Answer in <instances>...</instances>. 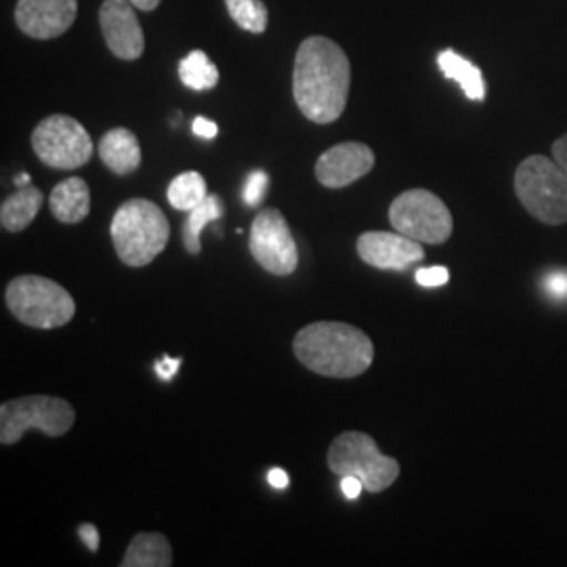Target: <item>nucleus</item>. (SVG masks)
<instances>
[{
	"label": "nucleus",
	"mask_w": 567,
	"mask_h": 567,
	"mask_svg": "<svg viewBox=\"0 0 567 567\" xmlns=\"http://www.w3.org/2000/svg\"><path fill=\"white\" fill-rule=\"evenodd\" d=\"M351 65L343 49L326 37L301 42L292 68V95L307 121L330 124L347 107Z\"/></svg>",
	"instance_id": "nucleus-1"
},
{
	"label": "nucleus",
	"mask_w": 567,
	"mask_h": 567,
	"mask_svg": "<svg viewBox=\"0 0 567 567\" xmlns=\"http://www.w3.org/2000/svg\"><path fill=\"white\" fill-rule=\"evenodd\" d=\"M297 360L316 374L330 379H355L374 360V344L355 326L313 322L299 330L292 341Z\"/></svg>",
	"instance_id": "nucleus-2"
},
{
	"label": "nucleus",
	"mask_w": 567,
	"mask_h": 567,
	"mask_svg": "<svg viewBox=\"0 0 567 567\" xmlns=\"http://www.w3.org/2000/svg\"><path fill=\"white\" fill-rule=\"evenodd\" d=\"M110 234L122 264L145 267L163 252L171 238V225L158 204L133 198L118 206Z\"/></svg>",
	"instance_id": "nucleus-3"
},
{
	"label": "nucleus",
	"mask_w": 567,
	"mask_h": 567,
	"mask_svg": "<svg viewBox=\"0 0 567 567\" xmlns=\"http://www.w3.org/2000/svg\"><path fill=\"white\" fill-rule=\"evenodd\" d=\"M515 194L540 224H567V175L555 158L529 156L519 164Z\"/></svg>",
	"instance_id": "nucleus-4"
},
{
	"label": "nucleus",
	"mask_w": 567,
	"mask_h": 567,
	"mask_svg": "<svg viewBox=\"0 0 567 567\" xmlns=\"http://www.w3.org/2000/svg\"><path fill=\"white\" fill-rule=\"evenodd\" d=\"M7 305L9 311L30 328H61L68 324L74 313L76 303L72 295L53 280L42 276H20L7 286Z\"/></svg>",
	"instance_id": "nucleus-5"
},
{
	"label": "nucleus",
	"mask_w": 567,
	"mask_h": 567,
	"mask_svg": "<svg viewBox=\"0 0 567 567\" xmlns=\"http://www.w3.org/2000/svg\"><path fill=\"white\" fill-rule=\"evenodd\" d=\"M328 466L337 475H353L362 480L365 492L379 494L395 484L400 477V463L391 456H385L377 442L360 433V431H344L328 447Z\"/></svg>",
	"instance_id": "nucleus-6"
},
{
	"label": "nucleus",
	"mask_w": 567,
	"mask_h": 567,
	"mask_svg": "<svg viewBox=\"0 0 567 567\" xmlns=\"http://www.w3.org/2000/svg\"><path fill=\"white\" fill-rule=\"evenodd\" d=\"M76 421L70 402L51 395H28L0 405V444L16 446L30 429H39L49 437L68 433Z\"/></svg>",
	"instance_id": "nucleus-7"
},
{
	"label": "nucleus",
	"mask_w": 567,
	"mask_h": 567,
	"mask_svg": "<svg viewBox=\"0 0 567 567\" xmlns=\"http://www.w3.org/2000/svg\"><path fill=\"white\" fill-rule=\"evenodd\" d=\"M395 231L421 244H444L452 236L454 221L446 204L429 189H408L389 208Z\"/></svg>",
	"instance_id": "nucleus-8"
},
{
	"label": "nucleus",
	"mask_w": 567,
	"mask_h": 567,
	"mask_svg": "<svg viewBox=\"0 0 567 567\" xmlns=\"http://www.w3.org/2000/svg\"><path fill=\"white\" fill-rule=\"evenodd\" d=\"M32 147L42 164L60 171L81 168L93 158V140L81 122L55 114L34 128Z\"/></svg>",
	"instance_id": "nucleus-9"
},
{
	"label": "nucleus",
	"mask_w": 567,
	"mask_h": 567,
	"mask_svg": "<svg viewBox=\"0 0 567 567\" xmlns=\"http://www.w3.org/2000/svg\"><path fill=\"white\" fill-rule=\"evenodd\" d=\"M248 248L252 259L274 276H290L299 265V248L278 208H265L255 217Z\"/></svg>",
	"instance_id": "nucleus-10"
},
{
	"label": "nucleus",
	"mask_w": 567,
	"mask_h": 567,
	"mask_svg": "<svg viewBox=\"0 0 567 567\" xmlns=\"http://www.w3.org/2000/svg\"><path fill=\"white\" fill-rule=\"evenodd\" d=\"M100 25L107 49L118 60L135 61L142 58L145 37L131 0H103Z\"/></svg>",
	"instance_id": "nucleus-11"
},
{
	"label": "nucleus",
	"mask_w": 567,
	"mask_h": 567,
	"mask_svg": "<svg viewBox=\"0 0 567 567\" xmlns=\"http://www.w3.org/2000/svg\"><path fill=\"white\" fill-rule=\"evenodd\" d=\"M358 255L377 269L408 271L425 259V248L400 231H365L358 238Z\"/></svg>",
	"instance_id": "nucleus-12"
},
{
	"label": "nucleus",
	"mask_w": 567,
	"mask_h": 567,
	"mask_svg": "<svg viewBox=\"0 0 567 567\" xmlns=\"http://www.w3.org/2000/svg\"><path fill=\"white\" fill-rule=\"evenodd\" d=\"M79 16V0H20L16 23L37 41H51L65 34Z\"/></svg>",
	"instance_id": "nucleus-13"
},
{
	"label": "nucleus",
	"mask_w": 567,
	"mask_h": 567,
	"mask_svg": "<svg viewBox=\"0 0 567 567\" xmlns=\"http://www.w3.org/2000/svg\"><path fill=\"white\" fill-rule=\"evenodd\" d=\"M374 168V152L360 142L339 143L316 163V177L328 189H341Z\"/></svg>",
	"instance_id": "nucleus-14"
},
{
	"label": "nucleus",
	"mask_w": 567,
	"mask_h": 567,
	"mask_svg": "<svg viewBox=\"0 0 567 567\" xmlns=\"http://www.w3.org/2000/svg\"><path fill=\"white\" fill-rule=\"evenodd\" d=\"M103 164L116 175H131L142 164V145L128 128H112L100 142Z\"/></svg>",
	"instance_id": "nucleus-15"
},
{
	"label": "nucleus",
	"mask_w": 567,
	"mask_h": 567,
	"mask_svg": "<svg viewBox=\"0 0 567 567\" xmlns=\"http://www.w3.org/2000/svg\"><path fill=\"white\" fill-rule=\"evenodd\" d=\"M51 213L61 224H81L91 213V192L81 177H70L55 185L49 198Z\"/></svg>",
	"instance_id": "nucleus-16"
},
{
	"label": "nucleus",
	"mask_w": 567,
	"mask_h": 567,
	"mask_svg": "<svg viewBox=\"0 0 567 567\" xmlns=\"http://www.w3.org/2000/svg\"><path fill=\"white\" fill-rule=\"evenodd\" d=\"M42 208V192L34 185L18 187L0 206V225L2 229L18 234L37 219Z\"/></svg>",
	"instance_id": "nucleus-17"
},
{
	"label": "nucleus",
	"mask_w": 567,
	"mask_h": 567,
	"mask_svg": "<svg viewBox=\"0 0 567 567\" xmlns=\"http://www.w3.org/2000/svg\"><path fill=\"white\" fill-rule=\"evenodd\" d=\"M122 567H171L173 548L163 534H137L124 553Z\"/></svg>",
	"instance_id": "nucleus-18"
},
{
	"label": "nucleus",
	"mask_w": 567,
	"mask_h": 567,
	"mask_svg": "<svg viewBox=\"0 0 567 567\" xmlns=\"http://www.w3.org/2000/svg\"><path fill=\"white\" fill-rule=\"evenodd\" d=\"M437 65L446 79L461 84V89L465 91V95L471 102H484L486 82H484V76L477 65H473L471 61L461 58L458 53H454L450 49L437 55Z\"/></svg>",
	"instance_id": "nucleus-19"
},
{
	"label": "nucleus",
	"mask_w": 567,
	"mask_h": 567,
	"mask_svg": "<svg viewBox=\"0 0 567 567\" xmlns=\"http://www.w3.org/2000/svg\"><path fill=\"white\" fill-rule=\"evenodd\" d=\"M224 200L215 194H208L203 203L198 204L194 210H189V217H187L185 229H183V244L189 255H198L203 250L200 231L206 225L219 221L224 217Z\"/></svg>",
	"instance_id": "nucleus-20"
},
{
	"label": "nucleus",
	"mask_w": 567,
	"mask_h": 567,
	"mask_svg": "<svg viewBox=\"0 0 567 567\" xmlns=\"http://www.w3.org/2000/svg\"><path fill=\"white\" fill-rule=\"evenodd\" d=\"M179 79L192 91H208L217 86L219 70L206 58L204 51L196 49L179 61Z\"/></svg>",
	"instance_id": "nucleus-21"
},
{
	"label": "nucleus",
	"mask_w": 567,
	"mask_h": 567,
	"mask_svg": "<svg viewBox=\"0 0 567 567\" xmlns=\"http://www.w3.org/2000/svg\"><path fill=\"white\" fill-rule=\"evenodd\" d=\"M208 196L206 192V182L203 175L196 171H187L182 173L179 177H175L168 189H166V198L173 208L177 210H194L198 204L203 203Z\"/></svg>",
	"instance_id": "nucleus-22"
},
{
	"label": "nucleus",
	"mask_w": 567,
	"mask_h": 567,
	"mask_svg": "<svg viewBox=\"0 0 567 567\" xmlns=\"http://www.w3.org/2000/svg\"><path fill=\"white\" fill-rule=\"evenodd\" d=\"M225 7L243 30L250 34H264L269 23V11L264 0H225Z\"/></svg>",
	"instance_id": "nucleus-23"
},
{
	"label": "nucleus",
	"mask_w": 567,
	"mask_h": 567,
	"mask_svg": "<svg viewBox=\"0 0 567 567\" xmlns=\"http://www.w3.org/2000/svg\"><path fill=\"white\" fill-rule=\"evenodd\" d=\"M267 187H269L267 173L261 171V168L252 171V173L246 177V183H244V203L248 204V206H259V204L264 203Z\"/></svg>",
	"instance_id": "nucleus-24"
},
{
	"label": "nucleus",
	"mask_w": 567,
	"mask_h": 567,
	"mask_svg": "<svg viewBox=\"0 0 567 567\" xmlns=\"http://www.w3.org/2000/svg\"><path fill=\"white\" fill-rule=\"evenodd\" d=\"M414 278H416V284L423 286V288H437V286L450 282V271H447V267H442V265L423 267V269H416Z\"/></svg>",
	"instance_id": "nucleus-25"
},
{
	"label": "nucleus",
	"mask_w": 567,
	"mask_h": 567,
	"mask_svg": "<svg viewBox=\"0 0 567 567\" xmlns=\"http://www.w3.org/2000/svg\"><path fill=\"white\" fill-rule=\"evenodd\" d=\"M179 365H182V360L177 358H168V355H164L161 362H156V374H158V379L164 381V383H168L175 374H177V370H179Z\"/></svg>",
	"instance_id": "nucleus-26"
},
{
	"label": "nucleus",
	"mask_w": 567,
	"mask_h": 567,
	"mask_svg": "<svg viewBox=\"0 0 567 567\" xmlns=\"http://www.w3.org/2000/svg\"><path fill=\"white\" fill-rule=\"evenodd\" d=\"M341 489H343L347 501H358L365 487L362 480H358L353 475H344V477H341Z\"/></svg>",
	"instance_id": "nucleus-27"
},
{
	"label": "nucleus",
	"mask_w": 567,
	"mask_h": 567,
	"mask_svg": "<svg viewBox=\"0 0 567 567\" xmlns=\"http://www.w3.org/2000/svg\"><path fill=\"white\" fill-rule=\"evenodd\" d=\"M547 290L553 295V297H557V299H566L567 297V274L564 271H557V274H553V276H548L547 278Z\"/></svg>",
	"instance_id": "nucleus-28"
},
{
	"label": "nucleus",
	"mask_w": 567,
	"mask_h": 567,
	"mask_svg": "<svg viewBox=\"0 0 567 567\" xmlns=\"http://www.w3.org/2000/svg\"><path fill=\"white\" fill-rule=\"evenodd\" d=\"M192 131H194V135H198V137H203V140H215L217 133H219L217 124L213 121H208V118H204V116H198V118L194 121Z\"/></svg>",
	"instance_id": "nucleus-29"
},
{
	"label": "nucleus",
	"mask_w": 567,
	"mask_h": 567,
	"mask_svg": "<svg viewBox=\"0 0 567 567\" xmlns=\"http://www.w3.org/2000/svg\"><path fill=\"white\" fill-rule=\"evenodd\" d=\"M79 536H81L82 543L86 545L91 553H97V548H100V532H97V527L93 526V524H82L79 527Z\"/></svg>",
	"instance_id": "nucleus-30"
},
{
	"label": "nucleus",
	"mask_w": 567,
	"mask_h": 567,
	"mask_svg": "<svg viewBox=\"0 0 567 567\" xmlns=\"http://www.w3.org/2000/svg\"><path fill=\"white\" fill-rule=\"evenodd\" d=\"M553 158H555V163L564 168V173L567 175V133L553 143Z\"/></svg>",
	"instance_id": "nucleus-31"
},
{
	"label": "nucleus",
	"mask_w": 567,
	"mask_h": 567,
	"mask_svg": "<svg viewBox=\"0 0 567 567\" xmlns=\"http://www.w3.org/2000/svg\"><path fill=\"white\" fill-rule=\"evenodd\" d=\"M267 482H269V486L276 487V489H284V487H288V484H290V477H288V473L284 468H271L267 473Z\"/></svg>",
	"instance_id": "nucleus-32"
},
{
	"label": "nucleus",
	"mask_w": 567,
	"mask_h": 567,
	"mask_svg": "<svg viewBox=\"0 0 567 567\" xmlns=\"http://www.w3.org/2000/svg\"><path fill=\"white\" fill-rule=\"evenodd\" d=\"M131 2L135 4V9H142V11H154L161 4V0H131Z\"/></svg>",
	"instance_id": "nucleus-33"
},
{
	"label": "nucleus",
	"mask_w": 567,
	"mask_h": 567,
	"mask_svg": "<svg viewBox=\"0 0 567 567\" xmlns=\"http://www.w3.org/2000/svg\"><path fill=\"white\" fill-rule=\"evenodd\" d=\"M16 185H18V187H23V185H30V175H20V177L16 179Z\"/></svg>",
	"instance_id": "nucleus-34"
}]
</instances>
